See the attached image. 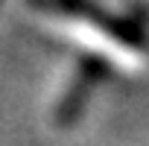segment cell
<instances>
[{
    "label": "cell",
    "instance_id": "6da1fadb",
    "mask_svg": "<svg viewBox=\"0 0 149 146\" xmlns=\"http://www.w3.org/2000/svg\"><path fill=\"white\" fill-rule=\"evenodd\" d=\"M47 21L61 38L82 47L85 56L100 58L120 73L143 76L149 70L146 50L129 32H123L117 24H111L100 15H88V12H79V9H67V6H50Z\"/></svg>",
    "mask_w": 149,
    "mask_h": 146
},
{
    "label": "cell",
    "instance_id": "7a4b0ae2",
    "mask_svg": "<svg viewBox=\"0 0 149 146\" xmlns=\"http://www.w3.org/2000/svg\"><path fill=\"white\" fill-rule=\"evenodd\" d=\"M97 76H100L97 58L91 56H76L58 70L56 85L50 91V102H47V123L53 129H67L76 123Z\"/></svg>",
    "mask_w": 149,
    "mask_h": 146
}]
</instances>
